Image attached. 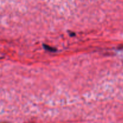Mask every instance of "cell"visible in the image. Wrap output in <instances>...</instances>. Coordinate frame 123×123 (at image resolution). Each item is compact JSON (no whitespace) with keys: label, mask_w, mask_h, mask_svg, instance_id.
Returning <instances> with one entry per match:
<instances>
[]
</instances>
